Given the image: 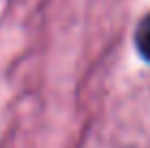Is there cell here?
I'll return each instance as SVG.
<instances>
[{
	"mask_svg": "<svg viewBox=\"0 0 150 148\" xmlns=\"http://www.w3.org/2000/svg\"><path fill=\"white\" fill-rule=\"evenodd\" d=\"M133 42H135L137 55L144 61L150 63V11L139 20V24L135 28V35H133Z\"/></svg>",
	"mask_w": 150,
	"mask_h": 148,
	"instance_id": "cell-1",
	"label": "cell"
}]
</instances>
